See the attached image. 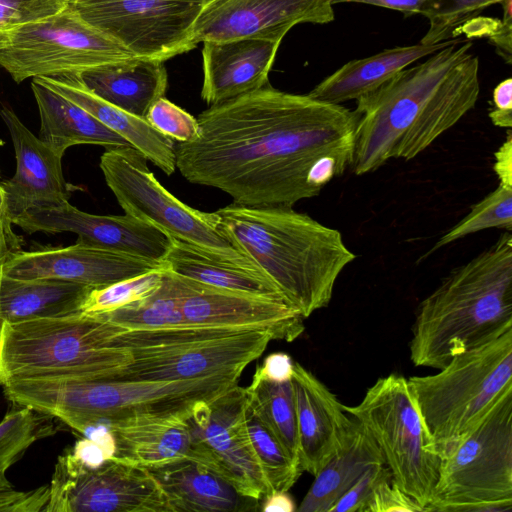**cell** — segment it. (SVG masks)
<instances>
[{
	"label": "cell",
	"mask_w": 512,
	"mask_h": 512,
	"mask_svg": "<svg viewBox=\"0 0 512 512\" xmlns=\"http://www.w3.org/2000/svg\"><path fill=\"white\" fill-rule=\"evenodd\" d=\"M68 4V0H0V32L51 16Z\"/></svg>",
	"instance_id": "40"
},
{
	"label": "cell",
	"mask_w": 512,
	"mask_h": 512,
	"mask_svg": "<svg viewBox=\"0 0 512 512\" xmlns=\"http://www.w3.org/2000/svg\"><path fill=\"white\" fill-rule=\"evenodd\" d=\"M382 463L384 459L377 444L357 422L348 443L314 476V482L296 510L330 512L369 467Z\"/></svg>",
	"instance_id": "31"
},
{
	"label": "cell",
	"mask_w": 512,
	"mask_h": 512,
	"mask_svg": "<svg viewBox=\"0 0 512 512\" xmlns=\"http://www.w3.org/2000/svg\"><path fill=\"white\" fill-rule=\"evenodd\" d=\"M145 120L152 128L175 143L191 141L199 133L197 118L165 96L152 104Z\"/></svg>",
	"instance_id": "39"
},
{
	"label": "cell",
	"mask_w": 512,
	"mask_h": 512,
	"mask_svg": "<svg viewBox=\"0 0 512 512\" xmlns=\"http://www.w3.org/2000/svg\"><path fill=\"white\" fill-rule=\"evenodd\" d=\"M100 168L126 214L220 260L262 272L222 231L216 212L199 211L176 198L160 184L145 156L134 147L106 149Z\"/></svg>",
	"instance_id": "11"
},
{
	"label": "cell",
	"mask_w": 512,
	"mask_h": 512,
	"mask_svg": "<svg viewBox=\"0 0 512 512\" xmlns=\"http://www.w3.org/2000/svg\"><path fill=\"white\" fill-rule=\"evenodd\" d=\"M2 265V264H1ZM0 265V323L81 312L92 287L54 279H18Z\"/></svg>",
	"instance_id": "29"
},
{
	"label": "cell",
	"mask_w": 512,
	"mask_h": 512,
	"mask_svg": "<svg viewBox=\"0 0 512 512\" xmlns=\"http://www.w3.org/2000/svg\"><path fill=\"white\" fill-rule=\"evenodd\" d=\"M48 486L44 512H172L152 474L117 457L91 468L66 449Z\"/></svg>",
	"instance_id": "14"
},
{
	"label": "cell",
	"mask_w": 512,
	"mask_h": 512,
	"mask_svg": "<svg viewBox=\"0 0 512 512\" xmlns=\"http://www.w3.org/2000/svg\"><path fill=\"white\" fill-rule=\"evenodd\" d=\"M215 0H75L90 25L133 55L165 61L196 47L195 24Z\"/></svg>",
	"instance_id": "13"
},
{
	"label": "cell",
	"mask_w": 512,
	"mask_h": 512,
	"mask_svg": "<svg viewBox=\"0 0 512 512\" xmlns=\"http://www.w3.org/2000/svg\"><path fill=\"white\" fill-rule=\"evenodd\" d=\"M132 56L69 4L51 16L0 32V66L17 83L28 78L78 74Z\"/></svg>",
	"instance_id": "12"
},
{
	"label": "cell",
	"mask_w": 512,
	"mask_h": 512,
	"mask_svg": "<svg viewBox=\"0 0 512 512\" xmlns=\"http://www.w3.org/2000/svg\"><path fill=\"white\" fill-rule=\"evenodd\" d=\"M512 510V390L442 454L425 511Z\"/></svg>",
	"instance_id": "9"
},
{
	"label": "cell",
	"mask_w": 512,
	"mask_h": 512,
	"mask_svg": "<svg viewBox=\"0 0 512 512\" xmlns=\"http://www.w3.org/2000/svg\"><path fill=\"white\" fill-rule=\"evenodd\" d=\"M245 394L247 402L268 424L288 453L299 462L296 408L291 380L275 383L254 373L251 384L245 388Z\"/></svg>",
	"instance_id": "33"
},
{
	"label": "cell",
	"mask_w": 512,
	"mask_h": 512,
	"mask_svg": "<svg viewBox=\"0 0 512 512\" xmlns=\"http://www.w3.org/2000/svg\"><path fill=\"white\" fill-rule=\"evenodd\" d=\"M73 1H75V0H68L69 3L73 2Z\"/></svg>",
	"instance_id": "52"
},
{
	"label": "cell",
	"mask_w": 512,
	"mask_h": 512,
	"mask_svg": "<svg viewBox=\"0 0 512 512\" xmlns=\"http://www.w3.org/2000/svg\"><path fill=\"white\" fill-rule=\"evenodd\" d=\"M27 233L72 232L76 243L164 262L172 239L143 220L125 215H95L69 202L46 209H31L13 220Z\"/></svg>",
	"instance_id": "16"
},
{
	"label": "cell",
	"mask_w": 512,
	"mask_h": 512,
	"mask_svg": "<svg viewBox=\"0 0 512 512\" xmlns=\"http://www.w3.org/2000/svg\"><path fill=\"white\" fill-rule=\"evenodd\" d=\"M294 362L284 352H275L268 355L255 373L261 378L275 383L290 381L293 375Z\"/></svg>",
	"instance_id": "45"
},
{
	"label": "cell",
	"mask_w": 512,
	"mask_h": 512,
	"mask_svg": "<svg viewBox=\"0 0 512 512\" xmlns=\"http://www.w3.org/2000/svg\"><path fill=\"white\" fill-rule=\"evenodd\" d=\"M344 409L375 441L393 482L425 511L442 457L407 378L395 373L380 377L358 404Z\"/></svg>",
	"instance_id": "10"
},
{
	"label": "cell",
	"mask_w": 512,
	"mask_h": 512,
	"mask_svg": "<svg viewBox=\"0 0 512 512\" xmlns=\"http://www.w3.org/2000/svg\"><path fill=\"white\" fill-rule=\"evenodd\" d=\"M215 212L234 246L305 319L329 305L339 275L356 258L337 229L292 207L231 203Z\"/></svg>",
	"instance_id": "3"
},
{
	"label": "cell",
	"mask_w": 512,
	"mask_h": 512,
	"mask_svg": "<svg viewBox=\"0 0 512 512\" xmlns=\"http://www.w3.org/2000/svg\"><path fill=\"white\" fill-rule=\"evenodd\" d=\"M512 329V235L452 269L417 306L409 342L414 366L443 368L453 357Z\"/></svg>",
	"instance_id": "4"
},
{
	"label": "cell",
	"mask_w": 512,
	"mask_h": 512,
	"mask_svg": "<svg viewBox=\"0 0 512 512\" xmlns=\"http://www.w3.org/2000/svg\"><path fill=\"white\" fill-rule=\"evenodd\" d=\"M57 433L51 417L15 405L0 421V488L10 486L6 471L35 442Z\"/></svg>",
	"instance_id": "35"
},
{
	"label": "cell",
	"mask_w": 512,
	"mask_h": 512,
	"mask_svg": "<svg viewBox=\"0 0 512 512\" xmlns=\"http://www.w3.org/2000/svg\"><path fill=\"white\" fill-rule=\"evenodd\" d=\"M493 170L499 184L512 188V133L507 130L505 141L494 154Z\"/></svg>",
	"instance_id": "47"
},
{
	"label": "cell",
	"mask_w": 512,
	"mask_h": 512,
	"mask_svg": "<svg viewBox=\"0 0 512 512\" xmlns=\"http://www.w3.org/2000/svg\"><path fill=\"white\" fill-rule=\"evenodd\" d=\"M494 109L489 112L492 123L501 128L512 127V79L501 81L493 90Z\"/></svg>",
	"instance_id": "44"
},
{
	"label": "cell",
	"mask_w": 512,
	"mask_h": 512,
	"mask_svg": "<svg viewBox=\"0 0 512 512\" xmlns=\"http://www.w3.org/2000/svg\"><path fill=\"white\" fill-rule=\"evenodd\" d=\"M49 498V486L45 485L30 491H19L12 485L0 488L1 512H40L44 511Z\"/></svg>",
	"instance_id": "43"
},
{
	"label": "cell",
	"mask_w": 512,
	"mask_h": 512,
	"mask_svg": "<svg viewBox=\"0 0 512 512\" xmlns=\"http://www.w3.org/2000/svg\"><path fill=\"white\" fill-rule=\"evenodd\" d=\"M77 76L102 100L142 119L165 96L168 84L164 61L138 56L93 66Z\"/></svg>",
	"instance_id": "24"
},
{
	"label": "cell",
	"mask_w": 512,
	"mask_h": 512,
	"mask_svg": "<svg viewBox=\"0 0 512 512\" xmlns=\"http://www.w3.org/2000/svg\"><path fill=\"white\" fill-rule=\"evenodd\" d=\"M244 414L248 436L270 492L288 491L303 472L299 462L247 400Z\"/></svg>",
	"instance_id": "34"
},
{
	"label": "cell",
	"mask_w": 512,
	"mask_h": 512,
	"mask_svg": "<svg viewBox=\"0 0 512 512\" xmlns=\"http://www.w3.org/2000/svg\"><path fill=\"white\" fill-rule=\"evenodd\" d=\"M182 297L179 275L167 268L161 285L152 294L99 316L126 330L187 326L182 312Z\"/></svg>",
	"instance_id": "32"
},
{
	"label": "cell",
	"mask_w": 512,
	"mask_h": 512,
	"mask_svg": "<svg viewBox=\"0 0 512 512\" xmlns=\"http://www.w3.org/2000/svg\"><path fill=\"white\" fill-rule=\"evenodd\" d=\"M164 267V262L75 243L61 248L10 251L1 271L18 279H54L99 288Z\"/></svg>",
	"instance_id": "19"
},
{
	"label": "cell",
	"mask_w": 512,
	"mask_h": 512,
	"mask_svg": "<svg viewBox=\"0 0 512 512\" xmlns=\"http://www.w3.org/2000/svg\"><path fill=\"white\" fill-rule=\"evenodd\" d=\"M294 392L299 463L315 476L352 437L357 422L335 394L314 374L294 362Z\"/></svg>",
	"instance_id": "20"
},
{
	"label": "cell",
	"mask_w": 512,
	"mask_h": 512,
	"mask_svg": "<svg viewBox=\"0 0 512 512\" xmlns=\"http://www.w3.org/2000/svg\"><path fill=\"white\" fill-rule=\"evenodd\" d=\"M363 3L402 12L404 16L419 14L423 0H332V4L338 3Z\"/></svg>",
	"instance_id": "48"
},
{
	"label": "cell",
	"mask_w": 512,
	"mask_h": 512,
	"mask_svg": "<svg viewBox=\"0 0 512 512\" xmlns=\"http://www.w3.org/2000/svg\"><path fill=\"white\" fill-rule=\"evenodd\" d=\"M271 340L266 330L214 326L125 330L113 336L109 346L128 351L131 360L104 378L136 382L239 378Z\"/></svg>",
	"instance_id": "6"
},
{
	"label": "cell",
	"mask_w": 512,
	"mask_h": 512,
	"mask_svg": "<svg viewBox=\"0 0 512 512\" xmlns=\"http://www.w3.org/2000/svg\"><path fill=\"white\" fill-rule=\"evenodd\" d=\"M182 312L188 325L270 332L274 340L297 339L305 330L304 317L288 301L226 290L179 276Z\"/></svg>",
	"instance_id": "17"
},
{
	"label": "cell",
	"mask_w": 512,
	"mask_h": 512,
	"mask_svg": "<svg viewBox=\"0 0 512 512\" xmlns=\"http://www.w3.org/2000/svg\"><path fill=\"white\" fill-rule=\"evenodd\" d=\"M500 4L503 7V20L499 21L489 38L496 46L497 52L510 64L512 56V0H504Z\"/></svg>",
	"instance_id": "46"
},
{
	"label": "cell",
	"mask_w": 512,
	"mask_h": 512,
	"mask_svg": "<svg viewBox=\"0 0 512 512\" xmlns=\"http://www.w3.org/2000/svg\"><path fill=\"white\" fill-rule=\"evenodd\" d=\"M39 116V139L55 153L64 156L66 150L78 144L101 145L106 149L130 147L78 104L51 89L38 78L31 82Z\"/></svg>",
	"instance_id": "26"
},
{
	"label": "cell",
	"mask_w": 512,
	"mask_h": 512,
	"mask_svg": "<svg viewBox=\"0 0 512 512\" xmlns=\"http://www.w3.org/2000/svg\"><path fill=\"white\" fill-rule=\"evenodd\" d=\"M390 478L392 476L385 463L369 467L332 506L330 512H364L375 487Z\"/></svg>",
	"instance_id": "41"
},
{
	"label": "cell",
	"mask_w": 512,
	"mask_h": 512,
	"mask_svg": "<svg viewBox=\"0 0 512 512\" xmlns=\"http://www.w3.org/2000/svg\"><path fill=\"white\" fill-rule=\"evenodd\" d=\"M38 79L88 111L103 125L123 137L166 175L176 168L175 142L152 128L145 119L129 114L86 89L77 74Z\"/></svg>",
	"instance_id": "25"
},
{
	"label": "cell",
	"mask_w": 512,
	"mask_h": 512,
	"mask_svg": "<svg viewBox=\"0 0 512 512\" xmlns=\"http://www.w3.org/2000/svg\"><path fill=\"white\" fill-rule=\"evenodd\" d=\"M165 493L172 512H245L259 501L245 496L204 464L184 457L145 467Z\"/></svg>",
	"instance_id": "23"
},
{
	"label": "cell",
	"mask_w": 512,
	"mask_h": 512,
	"mask_svg": "<svg viewBox=\"0 0 512 512\" xmlns=\"http://www.w3.org/2000/svg\"><path fill=\"white\" fill-rule=\"evenodd\" d=\"M166 269L164 267L104 287L93 288L82 305L81 313L104 314L149 296L161 285Z\"/></svg>",
	"instance_id": "38"
},
{
	"label": "cell",
	"mask_w": 512,
	"mask_h": 512,
	"mask_svg": "<svg viewBox=\"0 0 512 512\" xmlns=\"http://www.w3.org/2000/svg\"><path fill=\"white\" fill-rule=\"evenodd\" d=\"M407 380L442 457L512 390V329L453 357L436 374Z\"/></svg>",
	"instance_id": "8"
},
{
	"label": "cell",
	"mask_w": 512,
	"mask_h": 512,
	"mask_svg": "<svg viewBox=\"0 0 512 512\" xmlns=\"http://www.w3.org/2000/svg\"><path fill=\"white\" fill-rule=\"evenodd\" d=\"M296 505L288 491L273 490L264 496L261 510L264 512H294Z\"/></svg>",
	"instance_id": "50"
},
{
	"label": "cell",
	"mask_w": 512,
	"mask_h": 512,
	"mask_svg": "<svg viewBox=\"0 0 512 512\" xmlns=\"http://www.w3.org/2000/svg\"><path fill=\"white\" fill-rule=\"evenodd\" d=\"M280 43L252 37L203 42L201 98L217 105L269 84Z\"/></svg>",
	"instance_id": "22"
},
{
	"label": "cell",
	"mask_w": 512,
	"mask_h": 512,
	"mask_svg": "<svg viewBox=\"0 0 512 512\" xmlns=\"http://www.w3.org/2000/svg\"><path fill=\"white\" fill-rule=\"evenodd\" d=\"M0 116L11 136L16 158L14 176L2 183L12 222L28 210L69 202L72 187L63 176V157L32 134L11 108L3 107Z\"/></svg>",
	"instance_id": "21"
},
{
	"label": "cell",
	"mask_w": 512,
	"mask_h": 512,
	"mask_svg": "<svg viewBox=\"0 0 512 512\" xmlns=\"http://www.w3.org/2000/svg\"><path fill=\"white\" fill-rule=\"evenodd\" d=\"M458 44L400 70L356 100V175L371 173L390 159L415 158L474 108L479 59L470 51L472 42Z\"/></svg>",
	"instance_id": "2"
},
{
	"label": "cell",
	"mask_w": 512,
	"mask_h": 512,
	"mask_svg": "<svg viewBox=\"0 0 512 512\" xmlns=\"http://www.w3.org/2000/svg\"><path fill=\"white\" fill-rule=\"evenodd\" d=\"M504 0H423L419 14L429 20L421 44L433 45L450 40L459 29L486 7Z\"/></svg>",
	"instance_id": "37"
},
{
	"label": "cell",
	"mask_w": 512,
	"mask_h": 512,
	"mask_svg": "<svg viewBox=\"0 0 512 512\" xmlns=\"http://www.w3.org/2000/svg\"><path fill=\"white\" fill-rule=\"evenodd\" d=\"M455 41L395 47L366 58L349 61L316 85L308 95L331 104L357 100L377 89L409 64Z\"/></svg>",
	"instance_id": "27"
},
{
	"label": "cell",
	"mask_w": 512,
	"mask_h": 512,
	"mask_svg": "<svg viewBox=\"0 0 512 512\" xmlns=\"http://www.w3.org/2000/svg\"><path fill=\"white\" fill-rule=\"evenodd\" d=\"M209 421L197 426L188 419V458L217 473L241 494L262 499L270 492L253 451L245 423V388L237 385L210 403Z\"/></svg>",
	"instance_id": "15"
},
{
	"label": "cell",
	"mask_w": 512,
	"mask_h": 512,
	"mask_svg": "<svg viewBox=\"0 0 512 512\" xmlns=\"http://www.w3.org/2000/svg\"><path fill=\"white\" fill-rule=\"evenodd\" d=\"M12 219L10 217L6 194L2 183H0V232L5 236L10 250L18 251L21 246V239L12 230Z\"/></svg>",
	"instance_id": "49"
},
{
	"label": "cell",
	"mask_w": 512,
	"mask_h": 512,
	"mask_svg": "<svg viewBox=\"0 0 512 512\" xmlns=\"http://www.w3.org/2000/svg\"><path fill=\"white\" fill-rule=\"evenodd\" d=\"M489 228H505L511 231L512 188L499 184L494 191L476 203L463 219L443 234L419 261L454 241Z\"/></svg>",
	"instance_id": "36"
},
{
	"label": "cell",
	"mask_w": 512,
	"mask_h": 512,
	"mask_svg": "<svg viewBox=\"0 0 512 512\" xmlns=\"http://www.w3.org/2000/svg\"><path fill=\"white\" fill-rule=\"evenodd\" d=\"M188 419L143 417L106 424L115 440L114 457L143 467L187 457L191 445Z\"/></svg>",
	"instance_id": "28"
},
{
	"label": "cell",
	"mask_w": 512,
	"mask_h": 512,
	"mask_svg": "<svg viewBox=\"0 0 512 512\" xmlns=\"http://www.w3.org/2000/svg\"><path fill=\"white\" fill-rule=\"evenodd\" d=\"M422 506L392 480L380 482L370 496L364 512H423Z\"/></svg>",
	"instance_id": "42"
},
{
	"label": "cell",
	"mask_w": 512,
	"mask_h": 512,
	"mask_svg": "<svg viewBox=\"0 0 512 512\" xmlns=\"http://www.w3.org/2000/svg\"><path fill=\"white\" fill-rule=\"evenodd\" d=\"M238 377L214 376L177 382L97 378H21L3 387L14 405L56 418L84 434L98 424L143 417H191L199 401L211 402Z\"/></svg>",
	"instance_id": "5"
},
{
	"label": "cell",
	"mask_w": 512,
	"mask_h": 512,
	"mask_svg": "<svg viewBox=\"0 0 512 512\" xmlns=\"http://www.w3.org/2000/svg\"><path fill=\"white\" fill-rule=\"evenodd\" d=\"M10 251L9 244L5 236L0 232V265L3 263Z\"/></svg>",
	"instance_id": "51"
},
{
	"label": "cell",
	"mask_w": 512,
	"mask_h": 512,
	"mask_svg": "<svg viewBox=\"0 0 512 512\" xmlns=\"http://www.w3.org/2000/svg\"><path fill=\"white\" fill-rule=\"evenodd\" d=\"M332 6V0H215L195 24L194 43L244 37L282 41L297 24L333 21Z\"/></svg>",
	"instance_id": "18"
},
{
	"label": "cell",
	"mask_w": 512,
	"mask_h": 512,
	"mask_svg": "<svg viewBox=\"0 0 512 512\" xmlns=\"http://www.w3.org/2000/svg\"><path fill=\"white\" fill-rule=\"evenodd\" d=\"M171 239V248L164 259L171 272L216 288L286 300L264 273L220 260L195 246Z\"/></svg>",
	"instance_id": "30"
},
{
	"label": "cell",
	"mask_w": 512,
	"mask_h": 512,
	"mask_svg": "<svg viewBox=\"0 0 512 512\" xmlns=\"http://www.w3.org/2000/svg\"><path fill=\"white\" fill-rule=\"evenodd\" d=\"M198 135L175 143L190 183L242 206H287L318 196L353 164L359 116L341 104L269 84L197 117Z\"/></svg>",
	"instance_id": "1"
},
{
	"label": "cell",
	"mask_w": 512,
	"mask_h": 512,
	"mask_svg": "<svg viewBox=\"0 0 512 512\" xmlns=\"http://www.w3.org/2000/svg\"><path fill=\"white\" fill-rule=\"evenodd\" d=\"M126 329L81 312L0 323V385L21 378H97L130 360L109 346Z\"/></svg>",
	"instance_id": "7"
}]
</instances>
